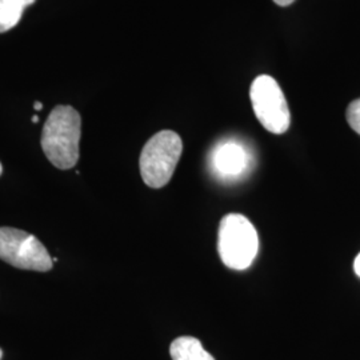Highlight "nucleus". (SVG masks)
Returning <instances> with one entry per match:
<instances>
[{"label": "nucleus", "instance_id": "nucleus-4", "mask_svg": "<svg viewBox=\"0 0 360 360\" xmlns=\"http://www.w3.org/2000/svg\"><path fill=\"white\" fill-rule=\"evenodd\" d=\"M254 112L271 134L282 135L291 124V114L283 91L270 75L257 77L250 90Z\"/></svg>", "mask_w": 360, "mask_h": 360}, {"label": "nucleus", "instance_id": "nucleus-1", "mask_svg": "<svg viewBox=\"0 0 360 360\" xmlns=\"http://www.w3.org/2000/svg\"><path fill=\"white\" fill-rule=\"evenodd\" d=\"M82 119L71 105H56L41 132V148L55 167L70 169L79 159Z\"/></svg>", "mask_w": 360, "mask_h": 360}, {"label": "nucleus", "instance_id": "nucleus-3", "mask_svg": "<svg viewBox=\"0 0 360 360\" xmlns=\"http://www.w3.org/2000/svg\"><path fill=\"white\" fill-rule=\"evenodd\" d=\"M183 153V142L174 131L165 129L143 147L139 167L144 183L151 188H162L172 178Z\"/></svg>", "mask_w": 360, "mask_h": 360}, {"label": "nucleus", "instance_id": "nucleus-13", "mask_svg": "<svg viewBox=\"0 0 360 360\" xmlns=\"http://www.w3.org/2000/svg\"><path fill=\"white\" fill-rule=\"evenodd\" d=\"M38 122H39L38 115L32 116V123H38Z\"/></svg>", "mask_w": 360, "mask_h": 360}, {"label": "nucleus", "instance_id": "nucleus-11", "mask_svg": "<svg viewBox=\"0 0 360 360\" xmlns=\"http://www.w3.org/2000/svg\"><path fill=\"white\" fill-rule=\"evenodd\" d=\"M278 6H281V7H287V6H290V4H292L295 0H274Z\"/></svg>", "mask_w": 360, "mask_h": 360}, {"label": "nucleus", "instance_id": "nucleus-5", "mask_svg": "<svg viewBox=\"0 0 360 360\" xmlns=\"http://www.w3.org/2000/svg\"><path fill=\"white\" fill-rule=\"evenodd\" d=\"M0 259L16 269L39 272L51 270L53 264L37 236L11 227H0Z\"/></svg>", "mask_w": 360, "mask_h": 360}, {"label": "nucleus", "instance_id": "nucleus-15", "mask_svg": "<svg viewBox=\"0 0 360 360\" xmlns=\"http://www.w3.org/2000/svg\"><path fill=\"white\" fill-rule=\"evenodd\" d=\"M1 356H3V351L0 349V359H1Z\"/></svg>", "mask_w": 360, "mask_h": 360}, {"label": "nucleus", "instance_id": "nucleus-10", "mask_svg": "<svg viewBox=\"0 0 360 360\" xmlns=\"http://www.w3.org/2000/svg\"><path fill=\"white\" fill-rule=\"evenodd\" d=\"M354 271L355 274L360 278V254L358 257H355V262H354Z\"/></svg>", "mask_w": 360, "mask_h": 360}, {"label": "nucleus", "instance_id": "nucleus-8", "mask_svg": "<svg viewBox=\"0 0 360 360\" xmlns=\"http://www.w3.org/2000/svg\"><path fill=\"white\" fill-rule=\"evenodd\" d=\"M35 0H0V34L16 26L28 6Z\"/></svg>", "mask_w": 360, "mask_h": 360}, {"label": "nucleus", "instance_id": "nucleus-14", "mask_svg": "<svg viewBox=\"0 0 360 360\" xmlns=\"http://www.w3.org/2000/svg\"><path fill=\"white\" fill-rule=\"evenodd\" d=\"M1 172H3V167H1V163H0V175H1Z\"/></svg>", "mask_w": 360, "mask_h": 360}, {"label": "nucleus", "instance_id": "nucleus-7", "mask_svg": "<svg viewBox=\"0 0 360 360\" xmlns=\"http://www.w3.org/2000/svg\"><path fill=\"white\" fill-rule=\"evenodd\" d=\"M169 354L172 360H215L193 336H180L171 343Z\"/></svg>", "mask_w": 360, "mask_h": 360}, {"label": "nucleus", "instance_id": "nucleus-6", "mask_svg": "<svg viewBox=\"0 0 360 360\" xmlns=\"http://www.w3.org/2000/svg\"><path fill=\"white\" fill-rule=\"evenodd\" d=\"M254 159L243 143L229 139L219 143L210 156L211 169L223 181H236L250 172Z\"/></svg>", "mask_w": 360, "mask_h": 360}, {"label": "nucleus", "instance_id": "nucleus-9", "mask_svg": "<svg viewBox=\"0 0 360 360\" xmlns=\"http://www.w3.org/2000/svg\"><path fill=\"white\" fill-rule=\"evenodd\" d=\"M348 124L356 134L360 135V98L349 103L346 112Z\"/></svg>", "mask_w": 360, "mask_h": 360}, {"label": "nucleus", "instance_id": "nucleus-2", "mask_svg": "<svg viewBox=\"0 0 360 360\" xmlns=\"http://www.w3.org/2000/svg\"><path fill=\"white\" fill-rule=\"evenodd\" d=\"M218 251L224 266L247 270L259 252V236L254 224L240 214H229L219 226Z\"/></svg>", "mask_w": 360, "mask_h": 360}, {"label": "nucleus", "instance_id": "nucleus-12", "mask_svg": "<svg viewBox=\"0 0 360 360\" xmlns=\"http://www.w3.org/2000/svg\"><path fill=\"white\" fill-rule=\"evenodd\" d=\"M34 108H35L37 111H40V110L43 108V104L40 103V102H35V103H34Z\"/></svg>", "mask_w": 360, "mask_h": 360}]
</instances>
